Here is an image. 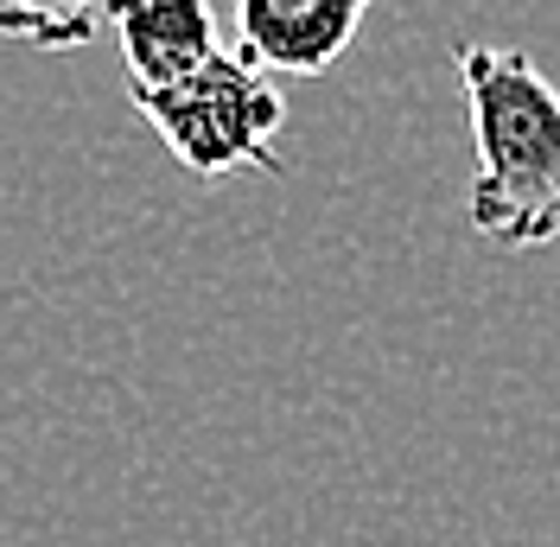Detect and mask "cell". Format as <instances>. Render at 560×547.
Instances as JSON below:
<instances>
[{"mask_svg":"<svg viewBox=\"0 0 560 547\" xmlns=\"http://www.w3.org/2000/svg\"><path fill=\"white\" fill-rule=\"evenodd\" d=\"M458 83L478 147L471 230L516 255L560 242V90L510 45H458Z\"/></svg>","mask_w":560,"mask_h":547,"instance_id":"cell-1","label":"cell"},{"mask_svg":"<svg viewBox=\"0 0 560 547\" xmlns=\"http://www.w3.org/2000/svg\"><path fill=\"white\" fill-rule=\"evenodd\" d=\"M135 115L166 140L191 178H236V172H280L275 147L287 128V96L243 51H217L210 65L166 90H128Z\"/></svg>","mask_w":560,"mask_h":547,"instance_id":"cell-2","label":"cell"},{"mask_svg":"<svg viewBox=\"0 0 560 547\" xmlns=\"http://www.w3.org/2000/svg\"><path fill=\"white\" fill-rule=\"evenodd\" d=\"M370 0H236V51L268 77H325L357 45Z\"/></svg>","mask_w":560,"mask_h":547,"instance_id":"cell-3","label":"cell"},{"mask_svg":"<svg viewBox=\"0 0 560 547\" xmlns=\"http://www.w3.org/2000/svg\"><path fill=\"white\" fill-rule=\"evenodd\" d=\"M103 20L115 26L128 90H166L223 51L210 0H103Z\"/></svg>","mask_w":560,"mask_h":547,"instance_id":"cell-4","label":"cell"},{"mask_svg":"<svg viewBox=\"0 0 560 547\" xmlns=\"http://www.w3.org/2000/svg\"><path fill=\"white\" fill-rule=\"evenodd\" d=\"M103 26V0H0V38L33 51H83Z\"/></svg>","mask_w":560,"mask_h":547,"instance_id":"cell-5","label":"cell"}]
</instances>
